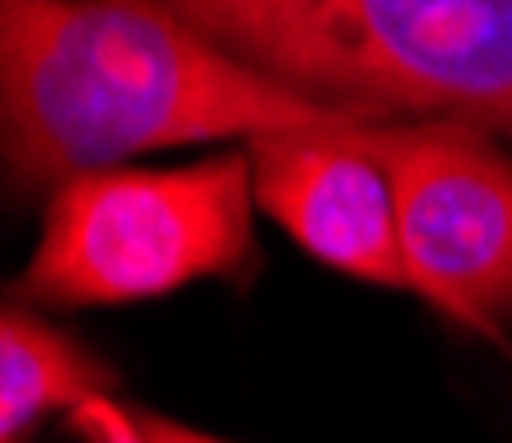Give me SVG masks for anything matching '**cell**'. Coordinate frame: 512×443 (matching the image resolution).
<instances>
[{
    "instance_id": "cell-2",
    "label": "cell",
    "mask_w": 512,
    "mask_h": 443,
    "mask_svg": "<svg viewBox=\"0 0 512 443\" xmlns=\"http://www.w3.org/2000/svg\"><path fill=\"white\" fill-rule=\"evenodd\" d=\"M246 70L352 118L512 139V0H160Z\"/></svg>"
},
{
    "instance_id": "cell-3",
    "label": "cell",
    "mask_w": 512,
    "mask_h": 443,
    "mask_svg": "<svg viewBox=\"0 0 512 443\" xmlns=\"http://www.w3.org/2000/svg\"><path fill=\"white\" fill-rule=\"evenodd\" d=\"M251 161L208 155L198 166H107L59 182L43 235L16 278L38 305H139L198 278L251 267Z\"/></svg>"
},
{
    "instance_id": "cell-8",
    "label": "cell",
    "mask_w": 512,
    "mask_h": 443,
    "mask_svg": "<svg viewBox=\"0 0 512 443\" xmlns=\"http://www.w3.org/2000/svg\"><path fill=\"white\" fill-rule=\"evenodd\" d=\"M139 427L150 443H224V438H208V433H192V427L171 422V417H155V411H139Z\"/></svg>"
},
{
    "instance_id": "cell-5",
    "label": "cell",
    "mask_w": 512,
    "mask_h": 443,
    "mask_svg": "<svg viewBox=\"0 0 512 443\" xmlns=\"http://www.w3.org/2000/svg\"><path fill=\"white\" fill-rule=\"evenodd\" d=\"M363 129L368 123L251 139V193L315 262L384 289H411L395 187Z\"/></svg>"
},
{
    "instance_id": "cell-1",
    "label": "cell",
    "mask_w": 512,
    "mask_h": 443,
    "mask_svg": "<svg viewBox=\"0 0 512 443\" xmlns=\"http://www.w3.org/2000/svg\"><path fill=\"white\" fill-rule=\"evenodd\" d=\"M358 123L246 70L160 0H0V203L160 145Z\"/></svg>"
},
{
    "instance_id": "cell-7",
    "label": "cell",
    "mask_w": 512,
    "mask_h": 443,
    "mask_svg": "<svg viewBox=\"0 0 512 443\" xmlns=\"http://www.w3.org/2000/svg\"><path fill=\"white\" fill-rule=\"evenodd\" d=\"M70 427L80 443H150L139 427V411H123L118 401H107V395H96L86 401L80 411H70Z\"/></svg>"
},
{
    "instance_id": "cell-6",
    "label": "cell",
    "mask_w": 512,
    "mask_h": 443,
    "mask_svg": "<svg viewBox=\"0 0 512 443\" xmlns=\"http://www.w3.org/2000/svg\"><path fill=\"white\" fill-rule=\"evenodd\" d=\"M112 374L70 331L0 299V443H27L48 417L107 395Z\"/></svg>"
},
{
    "instance_id": "cell-4",
    "label": "cell",
    "mask_w": 512,
    "mask_h": 443,
    "mask_svg": "<svg viewBox=\"0 0 512 443\" xmlns=\"http://www.w3.org/2000/svg\"><path fill=\"white\" fill-rule=\"evenodd\" d=\"M390 171L406 283L459 321L512 310V155L459 118L368 123Z\"/></svg>"
}]
</instances>
